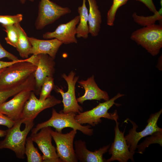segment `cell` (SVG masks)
<instances>
[{"instance_id":"6da1fadb","label":"cell","mask_w":162,"mask_h":162,"mask_svg":"<svg viewBox=\"0 0 162 162\" xmlns=\"http://www.w3.org/2000/svg\"><path fill=\"white\" fill-rule=\"evenodd\" d=\"M22 121L20 119L15 122L12 127L6 130L4 140L0 141V150L8 148L15 153L20 159L25 158V149L27 136L32 129L33 121L26 122L24 129L21 130L20 127Z\"/></svg>"},{"instance_id":"7a4b0ae2","label":"cell","mask_w":162,"mask_h":162,"mask_svg":"<svg viewBox=\"0 0 162 162\" xmlns=\"http://www.w3.org/2000/svg\"><path fill=\"white\" fill-rule=\"evenodd\" d=\"M76 115L72 112L64 113L61 111L58 112L53 108L50 118L46 121L38 124L35 128H32V134L37 133L43 128L50 127L55 128L56 131L59 133H62L64 128H70L79 130L85 135L92 136L93 133V129L90 128L91 125L83 126L78 123L75 118Z\"/></svg>"},{"instance_id":"3957f363","label":"cell","mask_w":162,"mask_h":162,"mask_svg":"<svg viewBox=\"0 0 162 162\" xmlns=\"http://www.w3.org/2000/svg\"><path fill=\"white\" fill-rule=\"evenodd\" d=\"M130 39L142 46L152 56L157 55L162 47V25L155 24L137 29Z\"/></svg>"},{"instance_id":"277c9868","label":"cell","mask_w":162,"mask_h":162,"mask_svg":"<svg viewBox=\"0 0 162 162\" xmlns=\"http://www.w3.org/2000/svg\"><path fill=\"white\" fill-rule=\"evenodd\" d=\"M124 96V94L118 93L109 100L102 103H100L92 110L81 112L76 115L75 118L79 124H88L94 127L101 122V118L118 121L119 117L117 110L112 113L108 112V110L114 104L117 99Z\"/></svg>"},{"instance_id":"5b68a950","label":"cell","mask_w":162,"mask_h":162,"mask_svg":"<svg viewBox=\"0 0 162 162\" xmlns=\"http://www.w3.org/2000/svg\"><path fill=\"white\" fill-rule=\"evenodd\" d=\"M27 61V58L21 59L5 68L0 75V90L8 89L19 84L34 73L37 66Z\"/></svg>"},{"instance_id":"8992f818","label":"cell","mask_w":162,"mask_h":162,"mask_svg":"<svg viewBox=\"0 0 162 162\" xmlns=\"http://www.w3.org/2000/svg\"><path fill=\"white\" fill-rule=\"evenodd\" d=\"M71 11L69 8L62 7L50 0H40L35 23L36 28L38 30L41 29Z\"/></svg>"},{"instance_id":"52a82bcc","label":"cell","mask_w":162,"mask_h":162,"mask_svg":"<svg viewBox=\"0 0 162 162\" xmlns=\"http://www.w3.org/2000/svg\"><path fill=\"white\" fill-rule=\"evenodd\" d=\"M77 130L73 129L63 134L51 129V134L56 145V151L62 162H77L74 148V140Z\"/></svg>"},{"instance_id":"ba28073f","label":"cell","mask_w":162,"mask_h":162,"mask_svg":"<svg viewBox=\"0 0 162 162\" xmlns=\"http://www.w3.org/2000/svg\"><path fill=\"white\" fill-rule=\"evenodd\" d=\"M162 112L161 109L158 112L151 115L147 121V125L144 129L140 132L136 131L138 126L135 122L128 118L125 120L130 121L132 125V128L129 130V133L124 136L130 152L135 153L138 142L143 137L151 135L158 131H162V128L157 125L158 120Z\"/></svg>"},{"instance_id":"9c48e42d","label":"cell","mask_w":162,"mask_h":162,"mask_svg":"<svg viewBox=\"0 0 162 162\" xmlns=\"http://www.w3.org/2000/svg\"><path fill=\"white\" fill-rule=\"evenodd\" d=\"M75 72L72 71L68 75L65 74L62 75V77L68 84L66 92H64L62 88H56V91L61 94L62 98L63 109L61 111L64 113L72 112L76 114L83 111V108L79 104L76 97L75 85L79 76H75Z\"/></svg>"},{"instance_id":"30bf717a","label":"cell","mask_w":162,"mask_h":162,"mask_svg":"<svg viewBox=\"0 0 162 162\" xmlns=\"http://www.w3.org/2000/svg\"><path fill=\"white\" fill-rule=\"evenodd\" d=\"M61 101L54 96L50 95L44 101L36 97L33 91L26 102L20 119L22 123L33 121L38 114L44 110L53 107L61 103Z\"/></svg>"},{"instance_id":"8fae6325","label":"cell","mask_w":162,"mask_h":162,"mask_svg":"<svg viewBox=\"0 0 162 162\" xmlns=\"http://www.w3.org/2000/svg\"><path fill=\"white\" fill-rule=\"evenodd\" d=\"M115 122L114 141L110 146L108 151L109 154L111 155V156L106 160L105 162H110L117 160L119 162H127L129 159L134 162L133 156L135 153L129 150V146L124 138L125 128L123 132L120 131L118 127L119 123L118 121Z\"/></svg>"},{"instance_id":"7c38bea8","label":"cell","mask_w":162,"mask_h":162,"mask_svg":"<svg viewBox=\"0 0 162 162\" xmlns=\"http://www.w3.org/2000/svg\"><path fill=\"white\" fill-rule=\"evenodd\" d=\"M51 129L50 127L43 128L39 132L31 134L30 136L43 153L44 162H62L52 143Z\"/></svg>"},{"instance_id":"4fadbf2b","label":"cell","mask_w":162,"mask_h":162,"mask_svg":"<svg viewBox=\"0 0 162 162\" xmlns=\"http://www.w3.org/2000/svg\"><path fill=\"white\" fill-rule=\"evenodd\" d=\"M79 21L80 16H77L69 22L59 25L54 31L44 33L43 37L44 39H56L65 44H77L76 26Z\"/></svg>"},{"instance_id":"5bb4252c","label":"cell","mask_w":162,"mask_h":162,"mask_svg":"<svg viewBox=\"0 0 162 162\" xmlns=\"http://www.w3.org/2000/svg\"><path fill=\"white\" fill-rule=\"evenodd\" d=\"M32 91L28 90L21 91L10 100L4 102L0 106V112L12 120L17 121L20 119L25 104Z\"/></svg>"},{"instance_id":"9a60e30c","label":"cell","mask_w":162,"mask_h":162,"mask_svg":"<svg viewBox=\"0 0 162 162\" xmlns=\"http://www.w3.org/2000/svg\"><path fill=\"white\" fill-rule=\"evenodd\" d=\"M37 55L38 62L34 75L35 81V91L38 94L45 78L53 77L55 72V63L54 59L47 54H40Z\"/></svg>"},{"instance_id":"2e32d148","label":"cell","mask_w":162,"mask_h":162,"mask_svg":"<svg viewBox=\"0 0 162 162\" xmlns=\"http://www.w3.org/2000/svg\"><path fill=\"white\" fill-rule=\"evenodd\" d=\"M110 146L109 144L103 146L94 151L89 150L87 148L86 142L82 140L74 142L75 152L78 160L81 162H103L104 154L107 152Z\"/></svg>"},{"instance_id":"e0dca14e","label":"cell","mask_w":162,"mask_h":162,"mask_svg":"<svg viewBox=\"0 0 162 162\" xmlns=\"http://www.w3.org/2000/svg\"><path fill=\"white\" fill-rule=\"evenodd\" d=\"M78 82L85 91L83 95L76 98L78 103L82 104L85 101L88 100H100L103 99L106 101L110 99L107 92L98 87L93 75L86 80H82Z\"/></svg>"},{"instance_id":"ac0fdd59","label":"cell","mask_w":162,"mask_h":162,"mask_svg":"<svg viewBox=\"0 0 162 162\" xmlns=\"http://www.w3.org/2000/svg\"><path fill=\"white\" fill-rule=\"evenodd\" d=\"M32 45L31 54H46L54 59L56 54L63 44L57 39L42 40L29 37Z\"/></svg>"},{"instance_id":"d6986e66","label":"cell","mask_w":162,"mask_h":162,"mask_svg":"<svg viewBox=\"0 0 162 162\" xmlns=\"http://www.w3.org/2000/svg\"><path fill=\"white\" fill-rule=\"evenodd\" d=\"M89 4L88 25L89 33L93 37L98 35L102 22L100 12L96 0H87Z\"/></svg>"},{"instance_id":"ffe728a7","label":"cell","mask_w":162,"mask_h":162,"mask_svg":"<svg viewBox=\"0 0 162 162\" xmlns=\"http://www.w3.org/2000/svg\"><path fill=\"white\" fill-rule=\"evenodd\" d=\"M86 0H82V5L78 8L80 21L76 27V36L77 38L87 39L89 34L88 25V11L86 4Z\"/></svg>"},{"instance_id":"44dd1931","label":"cell","mask_w":162,"mask_h":162,"mask_svg":"<svg viewBox=\"0 0 162 162\" xmlns=\"http://www.w3.org/2000/svg\"><path fill=\"white\" fill-rule=\"evenodd\" d=\"M34 88V82L31 79L27 78L21 83L5 90H0V106L9 98L24 90L32 91Z\"/></svg>"},{"instance_id":"7402d4cb","label":"cell","mask_w":162,"mask_h":162,"mask_svg":"<svg viewBox=\"0 0 162 162\" xmlns=\"http://www.w3.org/2000/svg\"><path fill=\"white\" fill-rule=\"evenodd\" d=\"M17 29L19 35L18 42L16 49L20 56L23 58H28L31 54L32 45L28 37L20 23L14 24Z\"/></svg>"},{"instance_id":"603a6c76","label":"cell","mask_w":162,"mask_h":162,"mask_svg":"<svg viewBox=\"0 0 162 162\" xmlns=\"http://www.w3.org/2000/svg\"><path fill=\"white\" fill-rule=\"evenodd\" d=\"M132 17L134 21L136 23L144 27L155 24L156 22L157 21L162 22V6L159 10L152 16H139L134 12L133 14Z\"/></svg>"},{"instance_id":"cb8c5ba5","label":"cell","mask_w":162,"mask_h":162,"mask_svg":"<svg viewBox=\"0 0 162 162\" xmlns=\"http://www.w3.org/2000/svg\"><path fill=\"white\" fill-rule=\"evenodd\" d=\"M31 136L26 138L25 149V154L26 156L28 162H43L42 156L34 146Z\"/></svg>"},{"instance_id":"d4e9b609","label":"cell","mask_w":162,"mask_h":162,"mask_svg":"<svg viewBox=\"0 0 162 162\" xmlns=\"http://www.w3.org/2000/svg\"><path fill=\"white\" fill-rule=\"evenodd\" d=\"M151 135V136L147 137L143 142L140 145H137L138 152L140 154H143L146 148L152 143H158L162 146V131L156 132Z\"/></svg>"},{"instance_id":"484cf974","label":"cell","mask_w":162,"mask_h":162,"mask_svg":"<svg viewBox=\"0 0 162 162\" xmlns=\"http://www.w3.org/2000/svg\"><path fill=\"white\" fill-rule=\"evenodd\" d=\"M53 77L47 76L44 79L42 84L40 94L39 100L44 101L50 97L51 91L54 88Z\"/></svg>"},{"instance_id":"4316f807","label":"cell","mask_w":162,"mask_h":162,"mask_svg":"<svg viewBox=\"0 0 162 162\" xmlns=\"http://www.w3.org/2000/svg\"><path fill=\"white\" fill-rule=\"evenodd\" d=\"M129 0H113L112 4L107 13V24L110 26L114 25L116 12L118 9L126 4Z\"/></svg>"},{"instance_id":"83f0119b","label":"cell","mask_w":162,"mask_h":162,"mask_svg":"<svg viewBox=\"0 0 162 162\" xmlns=\"http://www.w3.org/2000/svg\"><path fill=\"white\" fill-rule=\"evenodd\" d=\"M3 27L7 33V36L5 38L7 43L16 48L18 42L19 35L16 26L14 25Z\"/></svg>"},{"instance_id":"f1b7e54d","label":"cell","mask_w":162,"mask_h":162,"mask_svg":"<svg viewBox=\"0 0 162 162\" xmlns=\"http://www.w3.org/2000/svg\"><path fill=\"white\" fill-rule=\"evenodd\" d=\"M22 20V15L18 14L14 15H0V23L3 26H12L19 23Z\"/></svg>"},{"instance_id":"f546056e","label":"cell","mask_w":162,"mask_h":162,"mask_svg":"<svg viewBox=\"0 0 162 162\" xmlns=\"http://www.w3.org/2000/svg\"><path fill=\"white\" fill-rule=\"evenodd\" d=\"M15 122L12 120L8 116L0 112V125H2L10 128L13 127Z\"/></svg>"},{"instance_id":"4dcf8cb0","label":"cell","mask_w":162,"mask_h":162,"mask_svg":"<svg viewBox=\"0 0 162 162\" xmlns=\"http://www.w3.org/2000/svg\"><path fill=\"white\" fill-rule=\"evenodd\" d=\"M7 58L12 61L19 60L17 57L5 50L2 46L0 42V59Z\"/></svg>"},{"instance_id":"1f68e13d","label":"cell","mask_w":162,"mask_h":162,"mask_svg":"<svg viewBox=\"0 0 162 162\" xmlns=\"http://www.w3.org/2000/svg\"><path fill=\"white\" fill-rule=\"evenodd\" d=\"M144 4L154 14L157 12V10L152 0H136Z\"/></svg>"},{"instance_id":"d6a6232c","label":"cell","mask_w":162,"mask_h":162,"mask_svg":"<svg viewBox=\"0 0 162 162\" xmlns=\"http://www.w3.org/2000/svg\"><path fill=\"white\" fill-rule=\"evenodd\" d=\"M21 59L10 62H4L0 60V70L8 67L14 63L20 61Z\"/></svg>"},{"instance_id":"836d02e7","label":"cell","mask_w":162,"mask_h":162,"mask_svg":"<svg viewBox=\"0 0 162 162\" xmlns=\"http://www.w3.org/2000/svg\"><path fill=\"white\" fill-rule=\"evenodd\" d=\"M6 133V130H0V137L5 136Z\"/></svg>"},{"instance_id":"e575fe53","label":"cell","mask_w":162,"mask_h":162,"mask_svg":"<svg viewBox=\"0 0 162 162\" xmlns=\"http://www.w3.org/2000/svg\"><path fill=\"white\" fill-rule=\"evenodd\" d=\"M20 1L22 4H23L25 2L26 0H20Z\"/></svg>"},{"instance_id":"d590c367","label":"cell","mask_w":162,"mask_h":162,"mask_svg":"<svg viewBox=\"0 0 162 162\" xmlns=\"http://www.w3.org/2000/svg\"><path fill=\"white\" fill-rule=\"evenodd\" d=\"M5 68L0 70V75L1 74V73H2V72H3V71L4 70Z\"/></svg>"},{"instance_id":"8d00e7d4","label":"cell","mask_w":162,"mask_h":162,"mask_svg":"<svg viewBox=\"0 0 162 162\" xmlns=\"http://www.w3.org/2000/svg\"><path fill=\"white\" fill-rule=\"evenodd\" d=\"M29 0L31 2H33L34 1V0Z\"/></svg>"}]
</instances>
